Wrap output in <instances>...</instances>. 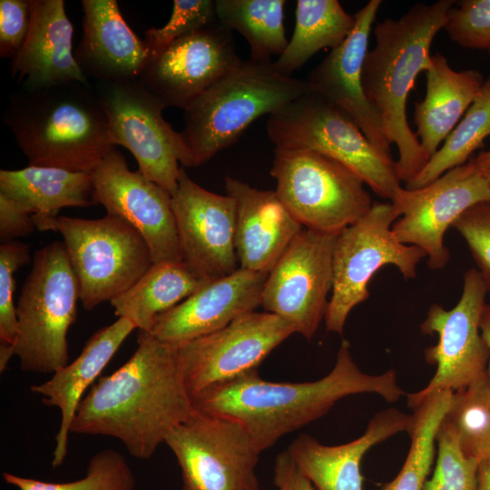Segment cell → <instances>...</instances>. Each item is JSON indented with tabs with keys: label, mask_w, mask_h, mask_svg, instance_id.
Returning a JSON list of instances; mask_svg holds the SVG:
<instances>
[{
	"label": "cell",
	"mask_w": 490,
	"mask_h": 490,
	"mask_svg": "<svg viewBox=\"0 0 490 490\" xmlns=\"http://www.w3.org/2000/svg\"><path fill=\"white\" fill-rule=\"evenodd\" d=\"M137 341L132 357L83 397L71 433L114 437L133 457L149 459L195 409L176 345L142 330Z\"/></svg>",
	"instance_id": "6da1fadb"
},
{
	"label": "cell",
	"mask_w": 490,
	"mask_h": 490,
	"mask_svg": "<svg viewBox=\"0 0 490 490\" xmlns=\"http://www.w3.org/2000/svg\"><path fill=\"white\" fill-rule=\"evenodd\" d=\"M372 393L387 402L405 394L396 373L362 372L352 358L349 342L343 339L335 366L322 378L310 382H272L258 370L193 397L196 411L231 420L241 426L261 453L288 433L326 415L343 397Z\"/></svg>",
	"instance_id": "7a4b0ae2"
},
{
	"label": "cell",
	"mask_w": 490,
	"mask_h": 490,
	"mask_svg": "<svg viewBox=\"0 0 490 490\" xmlns=\"http://www.w3.org/2000/svg\"><path fill=\"white\" fill-rule=\"evenodd\" d=\"M453 0L416 4L399 18L377 24L375 46L368 50L362 68L367 100L378 114L388 142L398 150L397 172L409 182L426 165L419 140L407 122V101L416 78L431 62V44L444 29Z\"/></svg>",
	"instance_id": "3957f363"
},
{
	"label": "cell",
	"mask_w": 490,
	"mask_h": 490,
	"mask_svg": "<svg viewBox=\"0 0 490 490\" xmlns=\"http://www.w3.org/2000/svg\"><path fill=\"white\" fill-rule=\"evenodd\" d=\"M3 122L29 165L91 173L115 147L94 89L77 81L13 93Z\"/></svg>",
	"instance_id": "277c9868"
},
{
	"label": "cell",
	"mask_w": 490,
	"mask_h": 490,
	"mask_svg": "<svg viewBox=\"0 0 490 490\" xmlns=\"http://www.w3.org/2000/svg\"><path fill=\"white\" fill-rule=\"evenodd\" d=\"M312 89L272 61L240 60L183 111L181 135L190 167L233 144L256 119L272 114Z\"/></svg>",
	"instance_id": "5b68a950"
},
{
	"label": "cell",
	"mask_w": 490,
	"mask_h": 490,
	"mask_svg": "<svg viewBox=\"0 0 490 490\" xmlns=\"http://www.w3.org/2000/svg\"><path fill=\"white\" fill-rule=\"evenodd\" d=\"M266 131L275 148L312 150L339 162L382 199L392 201L402 188L392 155L372 144L350 115L313 87L269 115Z\"/></svg>",
	"instance_id": "8992f818"
},
{
	"label": "cell",
	"mask_w": 490,
	"mask_h": 490,
	"mask_svg": "<svg viewBox=\"0 0 490 490\" xmlns=\"http://www.w3.org/2000/svg\"><path fill=\"white\" fill-rule=\"evenodd\" d=\"M78 299L79 284L64 242L37 250L16 306L15 351L22 370L54 374L69 363L67 333Z\"/></svg>",
	"instance_id": "52a82bcc"
},
{
	"label": "cell",
	"mask_w": 490,
	"mask_h": 490,
	"mask_svg": "<svg viewBox=\"0 0 490 490\" xmlns=\"http://www.w3.org/2000/svg\"><path fill=\"white\" fill-rule=\"evenodd\" d=\"M39 230L61 233L86 310L128 290L152 265L142 235L124 219L34 218Z\"/></svg>",
	"instance_id": "ba28073f"
},
{
	"label": "cell",
	"mask_w": 490,
	"mask_h": 490,
	"mask_svg": "<svg viewBox=\"0 0 490 490\" xmlns=\"http://www.w3.org/2000/svg\"><path fill=\"white\" fill-rule=\"evenodd\" d=\"M270 174L279 200L306 229L338 234L373 205L357 173L312 150L275 148Z\"/></svg>",
	"instance_id": "9c48e42d"
},
{
	"label": "cell",
	"mask_w": 490,
	"mask_h": 490,
	"mask_svg": "<svg viewBox=\"0 0 490 490\" xmlns=\"http://www.w3.org/2000/svg\"><path fill=\"white\" fill-rule=\"evenodd\" d=\"M399 218L392 203L371 209L337 237L333 252V286L324 321L328 331L342 334L351 310L369 297L368 283L379 269L395 266L405 279H414L426 253L401 242L392 226Z\"/></svg>",
	"instance_id": "30bf717a"
},
{
	"label": "cell",
	"mask_w": 490,
	"mask_h": 490,
	"mask_svg": "<svg viewBox=\"0 0 490 490\" xmlns=\"http://www.w3.org/2000/svg\"><path fill=\"white\" fill-rule=\"evenodd\" d=\"M487 293L481 274L472 268L464 274L462 294L453 309L430 306L420 330L438 337L425 349L426 361L436 370L424 388L406 394L408 407L416 410L439 393L463 390L487 375L489 350L480 329Z\"/></svg>",
	"instance_id": "8fae6325"
},
{
	"label": "cell",
	"mask_w": 490,
	"mask_h": 490,
	"mask_svg": "<svg viewBox=\"0 0 490 490\" xmlns=\"http://www.w3.org/2000/svg\"><path fill=\"white\" fill-rule=\"evenodd\" d=\"M94 92L106 115L114 146L128 149L139 171L172 195L181 168L190 167L181 132L165 121V105L139 79L96 82Z\"/></svg>",
	"instance_id": "7c38bea8"
},
{
	"label": "cell",
	"mask_w": 490,
	"mask_h": 490,
	"mask_svg": "<svg viewBox=\"0 0 490 490\" xmlns=\"http://www.w3.org/2000/svg\"><path fill=\"white\" fill-rule=\"evenodd\" d=\"M164 443L180 466L183 490H260V452L231 420L195 410Z\"/></svg>",
	"instance_id": "4fadbf2b"
},
{
	"label": "cell",
	"mask_w": 490,
	"mask_h": 490,
	"mask_svg": "<svg viewBox=\"0 0 490 490\" xmlns=\"http://www.w3.org/2000/svg\"><path fill=\"white\" fill-rule=\"evenodd\" d=\"M293 333L295 328L286 319L252 311L217 331L177 344L178 363L191 398L258 370L269 354Z\"/></svg>",
	"instance_id": "5bb4252c"
},
{
	"label": "cell",
	"mask_w": 490,
	"mask_h": 490,
	"mask_svg": "<svg viewBox=\"0 0 490 490\" xmlns=\"http://www.w3.org/2000/svg\"><path fill=\"white\" fill-rule=\"evenodd\" d=\"M338 234L303 228L264 283L260 301L264 311L286 319L308 340L325 318Z\"/></svg>",
	"instance_id": "9a60e30c"
},
{
	"label": "cell",
	"mask_w": 490,
	"mask_h": 490,
	"mask_svg": "<svg viewBox=\"0 0 490 490\" xmlns=\"http://www.w3.org/2000/svg\"><path fill=\"white\" fill-rule=\"evenodd\" d=\"M487 201L489 183L468 161L422 188L402 187L391 201L399 216L392 230L401 242L426 253L430 269L441 270L450 260L446 231L468 209Z\"/></svg>",
	"instance_id": "2e32d148"
},
{
	"label": "cell",
	"mask_w": 490,
	"mask_h": 490,
	"mask_svg": "<svg viewBox=\"0 0 490 490\" xmlns=\"http://www.w3.org/2000/svg\"><path fill=\"white\" fill-rule=\"evenodd\" d=\"M91 175L94 203L124 219L142 235L152 264L182 260L170 192L139 170L131 171L115 147Z\"/></svg>",
	"instance_id": "e0dca14e"
},
{
	"label": "cell",
	"mask_w": 490,
	"mask_h": 490,
	"mask_svg": "<svg viewBox=\"0 0 490 490\" xmlns=\"http://www.w3.org/2000/svg\"><path fill=\"white\" fill-rule=\"evenodd\" d=\"M240 60L233 32L217 20L152 57L139 80L165 107L184 110Z\"/></svg>",
	"instance_id": "ac0fdd59"
},
{
	"label": "cell",
	"mask_w": 490,
	"mask_h": 490,
	"mask_svg": "<svg viewBox=\"0 0 490 490\" xmlns=\"http://www.w3.org/2000/svg\"><path fill=\"white\" fill-rule=\"evenodd\" d=\"M182 261L206 281L240 269L235 251V202L205 190L181 167L172 195Z\"/></svg>",
	"instance_id": "d6986e66"
},
{
	"label": "cell",
	"mask_w": 490,
	"mask_h": 490,
	"mask_svg": "<svg viewBox=\"0 0 490 490\" xmlns=\"http://www.w3.org/2000/svg\"><path fill=\"white\" fill-rule=\"evenodd\" d=\"M267 276L240 268L230 275L210 280L161 314L149 333L177 345L217 331L260 306Z\"/></svg>",
	"instance_id": "ffe728a7"
},
{
	"label": "cell",
	"mask_w": 490,
	"mask_h": 490,
	"mask_svg": "<svg viewBox=\"0 0 490 490\" xmlns=\"http://www.w3.org/2000/svg\"><path fill=\"white\" fill-rule=\"evenodd\" d=\"M381 4L380 0H370L354 15L351 33L309 73L306 80L315 91L350 115L372 144L391 155V144L380 118L367 100L362 86L369 35Z\"/></svg>",
	"instance_id": "44dd1931"
},
{
	"label": "cell",
	"mask_w": 490,
	"mask_h": 490,
	"mask_svg": "<svg viewBox=\"0 0 490 490\" xmlns=\"http://www.w3.org/2000/svg\"><path fill=\"white\" fill-rule=\"evenodd\" d=\"M226 194L235 202L234 244L241 269L269 274L303 226L275 191H262L228 176Z\"/></svg>",
	"instance_id": "7402d4cb"
},
{
	"label": "cell",
	"mask_w": 490,
	"mask_h": 490,
	"mask_svg": "<svg viewBox=\"0 0 490 490\" xmlns=\"http://www.w3.org/2000/svg\"><path fill=\"white\" fill-rule=\"evenodd\" d=\"M82 5L83 35L74 58L83 74L96 82L139 79L151 53L123 19L117 2L83 0Z\"/></svg>",
	"instance_id": "603a6c76"
},
{
	"label": "cell",
	"mask_w": 490,
	"mask_h": 490,
	"mask_svg": "<svg viewBox=\"0 0 490 490\" xmlns=\"http://www.w3.org/2000/svg\"><path fill=\"white\" fill-rule=\"evenodd\" d=\"M73 24L64 0H31L27 35L12 59L11 74L22 90L77 81L90 84L73 54Z\"/></svg>",
	"instance_id": "cb8c5ba5"
},
{
	"label": "cell",
	"mask_w": 490,
	"mask_h": 490,
	"mask_svg": "<svg viewBox=\"0 0 490 490\" xmlns=\"http://www.w3.org/2000/svg\"><path fill=\"white\" fill-rule=\"evenodd\" d=\"M414 424V414L387 408L377 413L364 434L350 442L326 446L302 434L287 450L315 490H363L360 465L365 454L396 434L410 435Z\"/></svg>",
	"instance_id": "d4e9b609"
},
{
	"label": "cell",
	"mask_w": 490,
	"mask_h": 490,
	"mask_svg": "<svg viewBox=\"0 0 490 490\" xmlns=\"http://www.w3.org/2000/svg\"><path fill=\"white\" fill-rule=\"evenodd\" d=\"M135 328L129 319L118 318L113 323L98 329L73 362L58 369L47 381L31 387L33 393L42 396L44 405L57 407L61 414L53 453L54 467L61 466L67 455L71 426L84 392L94 384Z\"/></svg>",
	"instance_id": "484cf974"
},
{
	"label": "cell",
	"mask_w": 490,
	"mask_h": 490,
	"mask_svg": "<svg viewBox=\"0 0 490 490\" xmlns=\"http://www.w3.org/2000/svg\"><path fill=\"white\" fill-rule=\"evenodd\" d=\"M484 82L479 71H456L443 54H432L426 71V95L415 103L414 111L416 134L427 161L466 113Z\"/></svg>",
	"instance_id": "4316f807"
},
{
	"label": "cell",
	"mask_w": 490,
	"mask_h": 490,
	"mask_svg": "<svg viewBox=\"0 0 490 490\" xmlns=\"http://www.w3.org/2000/svg\"><path fill=\"white\" fill-rule=\"evenodd\" d=\"M0 193L24 206L34 218H55L60 210L95 204L91 173L28 165L0 171Z\"/></svg>",
	"instance_id": "83f0119b"
},
{
	"label": "cell",
	"mask_w": 490,
	"mask_h": 490,
	"mask_svg": "<svg viewBox=\"0 0 490 490\" xmlns=\"http://www.w3.org/2000/svg\"><path fill=\"white\" fill-rule=\"evenodd\" d=\"M206 280L182 260L152 264L128 290L110 301L118 318L149 332L156 318L193 294Z\"/></svg>",
	"instance_id": "f1b7e54d"
},
{
	"label": "cell",
	"mask_w": 490,
	"mask_h": 490,
	"mask_svg": "<svg viewBox=\"0 0 490 490\" xmlns=\"http://www.w3.org/2000/svg\"><path fill=\"white\" fill-rule=\"evenodd\" d=\"M354 24V15L337 0L297 1L292 36L274 65L282 74L292 75L317 52L341 44Z\"/></svg>",
	"instance_id": "f546056e"
},
{
	"label": "cell",
	"mask_w": 490,
	"mask_h": 490,
	"mask_svg": "<svg viewBox=\"0 0 490 490\" xmlns=\"http://www.w3.org/2000/svg\"><path fill=\"white\" fill-rule=\"evenodd\" d=\"M284 0H216L219 23L237 31L248 42L250 59L271 61L287 44L284 28Z\"/></svg>",
	"instance_id": "4dcf8cb0"
},
{
	"label": "cell",
	"mask_w": 490,
	"mask_h": 490,
	"mask_svg": "<svg viewBox=\"0 0 490 490\" xmlns=\"http://www.w3.org/2000/svg\"><path fill=\"white\" fill-rule=\"evenodd\" d=\"M488 136H490V76L484 82L463 119L446 138L442 147L406 184V189L422 188L447 171L465 164Z\"/></svg>",
	"instance_id": "1f68e13d"
},
{
	"label": "cell",
	"mask_w": 490,
	"mask_h": 490,
	"mask_svg": "<svg viewBox=\"0 0 490 490\" xmlns=\"http://www.w3.org/2000/svg\"><path fill=\"white\" fill-rule=\"evenodd\" d=\"M456 436L461 450L478 461L490 459V375L453 392L441 422Z\"/></svg>",
	"instance_id": "d6a6232c"
},
{
	"label": "cell",
	"mask_w": 490,
	"mask_h": 490,
	"mask_svg": "<svg viewBox=\"0 0 490 490\" xmlns=\"http://www.w3.org/2000/svg\"><path fill=\"white\" fill-rule=\"evenodd\" d=\"M453 392L439 393L414 410L415 424L405 463L397 476L381 490H423L430 472L436 434L450 406Z\"/></svg>",
	"instance_id": "836d02e7"
},
{
	"label": "cell",
	"mask_w": 490,
	"mask_h": 490,
	"mask_svg": "<svg viewBox=\"0 0 490 490\" xmlns=\"http://www.w3.org/2000/svg\"><path fill=\"white\" fill-rule=\"evenodd\" d=\"M4 480L18 490H134L135 478L124 456L108 448L94 454L83 477L66 483H51L3 473Z\"/></svg>",
	"instance_id": "e575fe53"
},
{
	"label": "cell",
	"mask_w": 490,
	"mask_h": 490,
	"mask_svg": "<svg viewBox=\"0 0 490 490\" xmlns=\"http://www.w3.org/2000/svg\"><path fill=\"white\" fill-rule=\"evenodd\" d=\"M432 477L423 490H476L480 461L464 454L453 432L440 424Z\"/></svg>",
	"instance_id": "d590c367"
},
{
	"label": "cell",
	"mask_w": 490,
	"mask_h": 490,
	"mask_svg": "<svg viewBox=\"0 0 490 490\" xmlns=\"http://www.w3.org/2000/svg\"><path fill=\"white\" fill-rule=\"evenodd\" d=\"M216 21L215 1L174 0L169 21L162 27H151L144 33L151 59L174 41Z\"/></svg>",
	"instance_id": "8d00e7d4"
},
{
	"label": "cell",
	"mask_w": 490,
	"mask_h": 490,
	"mask_svg": "<svg viewBox=\"0 0 490 490\" xmlns=\"http://www.w3.org/2000/svg\"><path fill=\"white\" fill-rule=\"evenodd\" d=\"M444 29L459 46L490 53V0L457 2L448 12Z\"/></svg>",
	"instance_id": "74e56055"
},
{
	"label": "cell",
	"mask_w": 490,
	"mask_h": 490,
	"mask_svg": "<svg viewBox=\"0 0 490 490\" xmlns=\"http://www.w3.org/2000/svg\"><path fill=\"white\" fill-rule=\"evenodd\" d=\"M30 262L29 247L20 241L0 246V341L15 345L18 333L14 304L15 272Z\"/></svg>",
	"instance_id": "f35d334b"
},
{
	"label": "cell",
	"mask_w": 490,
	"mask_h": 490,
	"mask_svg": "<svg viewBox=\"0 0 490 490\" xmlns=\"http://www.w3.org/2000/svg\"><path fill=\"white\" fill-rule=\"evenodd\" d=\"M452 228L465 240L484 282L490 292V201L465 211Z\"/></svg>",
	"instance_id": "ab89813d"
},
{
	"label": "cell",
	"mask_w": 490,
	"mask_h": 490,
	"mask_svg": "<svg viewBox=\"0 0 490 490\" xmlns=\"http://www.w3.org/2000/svg\"><path fill=\"white\" fill-rule=\"evenodd\" d=\"M31 0L0 1V55L13 59L27 35Z\"/></svg>",
	"instance_id": "60d3db41"
},
{
	"label": "cell",
	"mask_w": 490,
	"mask_h": 490,
	"mask_svg": "<svg viewBox=\"0 0 490 490\" xmlns=\"http://www.w3.org/2000/svg\"><path fill=\"white\" fill-rule=\"evenodd\" d=\"M36 229L33 215L20 203L0 193V239L4 242L26 237Z\"/></svg>",
	"instance_id": "b9f144b4"
},
{
	"label": "cell",
	"mask_w": 490,
	"mask_h": 490,
	"mask_svg": "<svg viewBox=\"0 0 490 490\" xmlns=\"http://www.w3.org/2000/svg\"><path fill=\"white\" fill-rule=\"evenodd\" d=\"M273 483L279 490H315L299 471L288 450L278 455L273 467Z\"/></svg>",
	"instance_id": "7bdbcfd3"
},
{
	"label": "cell",
	"mask_w": 490,
	"mask_h": 490,
	"mask_svg": "<svg viewBox=\"0 0 490 490\" xmlns=\"http://www.w3.org/2000/svg\"><path fill=\"white\" fill-rule=\"evenodd\" d=\"M476 490H490V459L479 464Z\"/></svg>",
	"instance_id": "ee69618b"
},
{
	"label": "cell",
	"mask_w": 490,
	"mask_h": 490,
	"mask_svg": "<svg viewBox=\"0 0 490 490\" xmlns=\"http://www.w3.org/2000/svg\"><path fill=\"white\" fill-rule=\"evenodd\" d=\"M480 329L483 338L489 350L488 373L490 375V304H486L480 321Z\"/></svg>",
	"instance_id": "f6af8a7d"
},
{
	"label": "cell",
	"mask_w": 490,
	"mask_h": 490,
	"mask_svg": "<svg viewBox=\"0 0 490 490\" xmlns=\"http://www.w3.org/2000/svg\"><path fill=\"white\" fill-rule=\"evenodd\" d=\"M469 162L477 171L485 172L490 170V150L481 152L476 157L470 159Z\"/></svg>",
	"instance_id": "bcb514c9"
},
{
	"label": "cell",
	"mask_w": 490,
	"mask_h": 490,
	"mask_svg": "<svg viewBox=\"0 0 490 490\" xmlns=\"http://www.w3.org/2000/svg\"><path fill=\"white\" fill-rule=\"evenodd\" d=\"M15 355V345L1 343L0 345V371L3 372L9 363L11 358Z\"/></svg>",
	"instance_id": "7dc6e473"
},
{
	"label": "cell",
	"mask_w": 490,
	"mask_h": 490,
	"mask_svg": "<svg viewBox=\"0 0 490 490\" xmlns=\"http://www.w3.org/2000/svg\"><path fill=\"white\" fill-rule=\"evenodd\" d=\"M482 172L485 174V178H486V180H487V181L489 183V186H490V170L485 171V172Z\"/></svg>",
	"instance_id": "c3c4849f"
}]
</instances>
